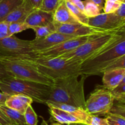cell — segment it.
Returning a JSON list of instances; mask_svg holds the SVG:
<instances>
[{"instance_id":"cell-1","label":"cell","mask_w":125,"mask_h":125,"mask_svg":"<svg viewBox=\"0 0 125 125\" xmlns=\"http://www.w3.org/2000/svg\"><path fill=\"white\" fill-rule=\"evenodd\" d=\"M78 77L70 76L55 80L53 85L51 86L46 103H62L82 107L85 110L84 82L87 77L82 75L80 80H78Z\"/></svg>"},{"instance_id":"cell-2","label":"cell","mask_w":125,"mask_h":125,"mask_svg":"<svg viewBox=\"0 0 125 125\" xmlns=\"http://www.w3.org/2000/svg\"><path fill=\"white\" fill-rule=\"evenodd\" d=\"M125 55V31L119 35L105 47L101 51L81 63L82 75L86 77L100 75L101 71L111 61Z\"/></svg>"},{"instance_id":"cell-3","label":"cell","mask_w":125,"mask_h":125,"mask_svg":"<svg viewBox=\"0 0 125 125\" xmlns=\"http://www.w3.org/2000/svg\"><path fill=\"white\" fill-rule=\"evenodd\" d=\"M27 61L36 67L46 77L53 80L70 76L82 75L80 61L67 60L62 57L43 58H27Z\"/></svg>"},{"instance_id":"cell-4","label":"cell","mask_w":125,"mask_h":125,"mask_svg":"<svg viewBox=\"0 0 125 125\" xmlns=\"http://www.w3.org/2000/svg\"><path fill=\"white\" fill-rule=\"evenodd\" d=\"M51 86L32 81L7 77L0 80V90L8 95L23 94L35 102L46 104Z\"/></svg>"},{"instance_id":"cell-5","label":"cell","mask_w":125,"mask_h":125,"mask_svg":"<svg viewBox=\"0 0 125 125\" xmlns=\"http://www.w3.org/2000/svg\"><path fill=\"white\" fill-rule=\"evenodd\" d=\"M0 63L4 67L9 77L50 86H52L54 83V80L40 73L25 58L1 56Z\"/></svg>"},{"instance_id":"cell-6","label":"cell","mask_w":125,"mask_h":125,"mask_svg":"<svg viewBox=\"0 0 125 125\" xmlns=\"http://www.w3.org/2000/svg\"><path fill=\"white\" fill-rule=\"evenodd\" d=\"M123 31L125 30L93 34L85 43L60 57L83 62L101 51Z\"/></svg>"},{"instance_id":"cell-7","label":"cell","mask_w":125,"mask_h":125,"mask_svg":"<svg viewBox=\"0 0 125 125\" xmlns=\"http://www.w3.org/2000/svg\"><path fill=\"white\" fill-rule=\"evenodd\" d=\"M114 100L111 91L97 85L85 100V110L90 115L105 116L109 112Z\"/></svg>"},{"instance_id":"cell-8","label":"cell","mask_w":125,"mask_h":125,"mask_svg":"<svg viewBox=\"0 0 125 125\" xmlns=\"http://www.w3.org/2000/svg\"><path fill=\"white\" fill-rule=\"evenodd\" d=\"M0 56L34 58L37 57V53L32 49L31 40L12 35L0 39Z\"/></svg>"},{"instance_id":"cell-9","label":"cell","mask_w":125,"mask_h":125,"mask_svg":"<svg viewBox=\"0 0 125 125\" xmlns=\"http://www.w3.org/2000/svg\"><path fill=\"white\" fill-rule=\"evenodd\" d=\"M91 36L88 35L76 37L60 43L50 49L37 51L36 52V58H51L60 57L64 54L73 51L81 45L85 43L90 39Z\"/></svg>"},{"instance_id":"cell-10","label":"cell","mask_w":125,"mask_h":125,"mask_svg":"<svg viewBox=\"0 0 125 125\" xmlns=\"http://www.w3.org/2000/svg\"><path fill=\"white\" fill-rule=\"evenodd\" d=\"M88 25L107 31L123 30L125 28V19L115 13H101L96 17L89 18Z\"/></svg>"},{"instance_id":"cell-11","label":"cell","mask_w":125,"mask_h":125,"mask_svg":"<svg viewBox=\"0 0 125 125\" xmlns=\"http://www.w3.org/2000/svg\"><path fill=\"white\" fill-rule=\"evenodd\" d=\"M55 27V32L63 33L66 34H73L78 36H82L92 35V34H100V33H109L114 31H107L100 28H95L86 25L81 23H68V24H61L53 22ZM125 30V29H123ZM122 31V30H115Z\"/></svg>"},{"instance_id":"cell-12","label":"cell","mask_w":125,"mask_h":125,"mask_svg":"<svg viewBox=\"0 0 125 125\" xmlns=\"http://www.w3.org/2000/svg\"><path fill=\"white\" fill-rule=\"evenodd\" d=\"M78 37L73 34H66L63 33L54 32L48 36L40 39H35L31 40V46L35 52L46 50L52 47L57 44L66 41L68 39Z\"/></svg>"},{"instance_id":"cell-13","label":"cell","mask_w":125,"mask_h":125,"mask_svg":"<svg viewBox=\"0 0 125 125\" xmlns=\"http://www.w3.org/2000/svg\"><path fill=\"white\" fill-rule=\"evenodd\" d=\"M48 107L49 112L51 118L56 123L62 125H70L72 123H85L88 116L78 115L73 113L64 111L56 108L50 104H46Z\"/></svg>"},{"instance_id":"cell-14","label":"cell","mask_w":125,"mask_h":125,"mask_svg":"<svg viewBox=\"0 0 125 125\" xmlns=\"http://www.w3.org/2000/svg\"><path fill=\"white\" fill-rule=\"evenodd\" d=\"M52 12H46L40 9H34L25 20V23L31 27L45 26L52 22Z\"/></svg>"},{"instance_id":"cell-15","label":"cell","mask_w":125,"mask_h":125,"mask_svg":"<svg viewBox=\"0 0 125 125\" xmlns=\"http://www.w3.org/2000/svg\"><path fill=\"white\" fill-rule=\"evenodd\" d=\"M103 74V87L111 91L117 87L125 78V68L105 71Z\"/></svg>"},{"instance_id":"cell-16","label":"cell","mask_w":125,"mask_h":125,"mask_svg":"<svg viewBox=\"0 0 125 125\" xmlns=\"http://www.w3.org/2000/svg\"><path fill=\"white\" fill-rule=\"evenodd\" d=\"M33 102L32 99L27 96L20 94H13L9 96L5 102V105L20 113L24 114L27 107L31 105Z\"/></svg>"},{"instance_id":"cell-17","label":"cell","mask_w":125,"mask_h":125,"mask_svg":"<svg viewBox=\"0 0 125 125\" xmlns=\"http://www.w3.org/2000/svg\"><path fill=\"white\" fill-rule=\"evenodd\" d=\"M52 21L61 24L78 23L67 8L65 0H61L57 8L54 11Z\"/></svg>"},{"instance_id":"cell-18","label":"cell","mask_w":125,"mask_h":125,"mask_svg":"<svg viewBox=\"0 0 125 125\" xmlns=\"http://www.w3.org/2000/svg\"><path fill=\"white\" fill-rule=\"evenodd\" d=\"M32 8L26 2L23 1L21 4L15 9L7 16L3 22L6 23L24 22L28 15L33 11Z\"/></svg>"},{"instance_id":"cell-19","label":"cell","mask_w":125,"mask_h":125,"mask_svg":"<svg viewBox=\"0 0 125 125\" xmlns=\"http://www.w3.org/2000/svg\"><path fill=\"white\" fill-rule=\"evenodd\" d=\"M23 0H2L0 2V23L15 9L20 6Z\"/></svg>"},{"instance_id":"cell-20","label":"cell","mask_w":125,"mask_h":125,"mask_svg":"<svg viewBox=\"0 0 125 125\" xmlns=\"http://www.w3.org/2000/svg\"><path fill=\"white\" fill-rule=\"evenodd\" d=\"M0 111L13 123V125L26 124L24 115L6 105H0Z\"/></svg>"},{"instance_id":"cell-21","label":"cell","mask_w":125,"mask_h":125,"mask_svg":"<svg viewBox=\"0 0 125 125\" xmlns=\"http://www.w3.org/2000/svg\"><path fill=\"white\" fill-rule=\"evenodd\" d=\"M65 4L67 6V8L68 9L69 11L74 19L81 24L86 25H89V18L84 15L83 12H82L81 10H79L76 6L73 5L72 2H70L68 0H65Z\"/></svg>"},{"instance_id":"cell-22","label":"cell","mask_w":125,"mask_h":125,"mask_svg":"<svg viewBox=\"0 0 125 125\" xmlns=\"http://www.w3.org/2000/svg\"><path fill=\"white\" fill-rule=\"evenodd\" d=\"M35 33V39H40L48 36L55 32V27L53 21L45 26H33L31 28Z\"/></svg>"},{"instance_id":"cell-23","label":"cell","mask_w":125,"mask_h":125,"mask_svg":"<svg viewBox=\"0 0 125 125\" xmlns=\"http://www.w3.org/2000/svg\"><path fill=\"white\" fill-rule=\"evenodd\" d=\"M84 9L83 13L88 18H92L96 17L101 13V9L95 4L90 0H84Z\"/></svg>"},{"instance_id":"cell-24","label":"cell","mask_w":125,"mask_h":125,"mask_svg":"<svg viewBox=\"0 0 125 125\" xmlns=\"http://www.w3.org/2000/svg\"><path fill=\"white\" fill-rule=\"evenodd\" d=\"M28 29H31V26L25 22H16V23H9L8 25L9 35L10 36Z\"/></svg>"},{"instance_id":"cell-25","label":"cell","mask_w":125,"mask_h":125,"mask_svg":"<svg viewBox=\"0 0 125 125\" xmlns=\"http://www.w3.org/2000/svg\"><path fill=\"white\" fill-rule=\"evenodd\" d=\"M111 92L114 100L125 102V78Z\"/></svg>"},{"instance_id":"cell-26","label":"cell","mask_w":125,"mask_h":125,"mask_svg":"<svg viewBox=\"0 0 125 125\" xmlns=\"http://www.w3.org/2000/svg\"><path fill=\"white\" fill-rule=\"evenodd\" d=\"M25 123L27 125H37L38 117L31 105L27 107L24 113Z\"/></svg>"},{"instance_id":"cell-27","label":"cell","mask_w":125,"mask_h":125,"mask_svg":"<svg viewBox=\"0 0 125 125\" xmlns=\"http://www.w3.org/2000/svg\"><path fill=\"white\" fill-rule=\"evenodd\" d=\"M120 68H125V55L117 58L111 61L103 69V71H101V74H103L105 71Z\"/></svg>"},{"instance_id":"cell-28","label":"cell","mask_w":125,"mask_h":125,"mask_svg":"<svg viewBox=\"0 0 125 125\" xmlns=\"http://www.w3.org/2000/svg\"><path fill=\"white\" fill-rule=\"evenodd\" d=\"M108 113L115 114L125 118V102L114 100L113 104Z\"/></svg>"},{"instance_id":"cell-29","label":"cell","mask_w":125,"mask_h":125,"mask_svg":"<svg viewBox=\"0 0 125 125\" xmlns=\"http://www.w3.org/2000/svg\"><path fill=\"white\" fill-rule=\"evenodd\" d=\"M122 2L115 1V0H104L103 6L104 13H114L121 6Z\"/></svg>"},{"instance_id":"cell-30","label":"cell","mask_w":125,"mask_h":125,"mask_svg":"<svg viewBox=\"0 0 125 125\" xmlns=\"http://www.w3.org/2000/svg\"><path fill=\"white\" fill-rule=\"evenodd\" d=\"M105 118L109 125H125V118L120 115L107 113Z\"/></svg>"},{"instance_id":"cell-31","label":"cell","mask_w":125,"mask_h":125,"mask_svg":"<svg viewBox=\"0 0 125 125\" xmlns=\"http://www.w3.org/2000/svg\"><path fill=\"white\" fill-rule=\"evenodd\" d=\"M60 1L61 0H43L40 9L53 13Z\"/></svg>"},{"instance_id":"cell-32","label":"cell","mask_w":125,"mask_h":125,"mask_svg":"<svg viewBox=\"0 0 125 125\" xmlns=\"http://www.w3.org/2000/svg\"><path fill=\"white\" fill-rule=\"evenodd\" d=\"M84 124L87 125H109L105 118H101L90 114H89Z\"/></svg>"},{"instance_id":"cell-33","label":"cell","mask_w":125,"mask_h":125,"mask_svg":"<svg viewBox=\"0 0 125 125\" xmlns=\"http://www.w3.org/2000/svg\"><path fill=\"white\" fill-rule=\"evenodd\" d=\"M8 23L5 22L0 23V39L9 36L8 33Z\"/></svg>"},{"instance_id":"cell-34","label":"cell","mask_w":125,"mask_h":125,"mask_svg":"<svg viewBox=\"0 0 125 125\" xmlns=\"http://www.w3.org/2000/svg\"><path fill=\"white\" fill-rule=\"evenodd\" d=\"M29 5L33 9H39L41 7L43 0H23Z\"/></svg>"},{"instance_id":"cell-35","label":"cell","mask_w":125,"mask_h":125,"mask_svg":"<svg viewBox=\"0 0 125 125\" xmlns=\"http://www.w3.org/2000/svg\"><path fill=\"white\" fill-rule=\"evenodd\" d=\"M114 13L120 18L125 19V2H122L119 8Z\"/></svg>"},{"instance_id":"cell-36","label":"cell","mask_w":125,"mask_h":125,"mask_svg":"<svg viewBox=\"0 0 125 125\" xmlns=\"http://www.w3.org/2000/svg\"><path fill=\"white\" fill-rule=\"evenodd\" d=\"M0 125H13V123L0 111Z\"/></svg>"},{"instance_id":"cell-37","label":"cell","mask_w":125,"mask_h":125,"mask_svg":"<svg viewBox=\"0 0 125 125\" xmlns=\"http://www.w3.org/2000/svg\"><path fill=\"white\" fill-rule=\"evenodd\" d=\"M70 2H72L73 5L76 6L79 10L83 12L84 9V4L82 0H68Z\"/></svg>"},{"instance_id":"cell-38","label":"cell","mask_w":125,"mask_h":125,"mask_svg":"<svg viewBox=\"0 0 125 125\" xmlns=\"http://www.w3.org/2000/svg\"><path fill=\"white\" fill-rule=\"evenodd\" d=\"M7 77H9V75H8L7 72H6L4 67H3V66L0 63V80Z\"/></svg>"},{"instance_id":"cell-39","label":"cell","mask_w":125,"mask_h":125,"mask_svg":"<svg viewBox=\"0 0 125 125\" xmlns=\"http://www.w3.org/2000/svg\"><path fill=\"white\" fill-rule=\"evenodd\" d=\"M10 95L0 92V105H5V102Z\"/></svg>"},{"instance_id":"cell-40","label":"cell","mask_w":125,"mask_h":125,"mask_svg":"<svg viewBox=\"0 0 125 125\" xmlns=\"http://www.w3.org/2000/svg\"><path fill=\"white\" fill-rule=\"evenodd\" d=\"M92 2H94L96 5H97L101 10L103 8L104 3V0H90Z\"/></svg>"},{"instance_id":"cell-41","label":"cell","mask_w":125,"mask_h":125,"mask_svg":"<svg viewBox=\"0 0 125 125\" xmlns=\"http://www.w3.org/2000/svg\"><path fill=\"white\" fill-rule=\"evenodd\" d=\"M41 125H48V124L47 121H45L44 119H43L42 122V123H41Z\"/></svg>"},{"instance_id":"cell-42","label":"cell","mask_w":125,"mask_h":125,"mask_svg":"<svg viewBox=\"0 0 125 125\" xmlns=\"http://www.w3.org/2000/svg\"><path fill=\"white\" fill-rule=\"evenodd\" d=\"M85 125L84 123H72V124H70V125Z\"/></svg>"},{"instance_id":"cell-43","label":"cell","mask_w":125,"mask_h":125,"mask_svg":"<svg viewBox=\"0 0 125 125\" xmlns=\"http://www.w3.org/2000/svg\"><path fill=\"white\" fill-rule=\"evenodd\" d=\"M51 125H64L58 123H51Z\"/></svg>"},{"instance_id":"cell-44","label":"cell","mask_w":125,"mask_h":125,"mask_svg":"<svg viewBox=\"0 0 125 125\" xmlns=\"http://www.w3.org/2000/svg\"><path fill=\"white\" fill-rule=\"evenodd\" d=\"M115 1H118V2H125V0H115Z\"/></svg>"},{"instance_id":"cell-45","label":"cell","mask_w":125,"mask_h":125,"mask_svg":"<svg viewBox=\"0 0 125 125\" xmlns=\"http://www.w3.org/2000/svg\"><path fill=\"white\" fill-rule=\"evenodd\" d=\"M27 125L26 124H24V125H18V124H15V125Z\"/></svg>"},{"instance_id":"cell-46","label":"cell","mask_w":125,"mask_h":125,"mask_svg":"<svg viewBox=\"0 0 125 125\" xmlns=\"http://www.w3.org/2000/svg\"><path fill=\"white\" fill-rule=\"evenodd\" d=\"M1 1H2V0H0V2H1Z\"/></svg>"},{"instance_id":"cell-47","label":"cell","mask_w":125,"mask_h":125,"mask_svg":"<svg viewBox=\"0 0 125 125\" xmlns=\"http://www.w3.org/2000/svg\"><path fill=\"white\" fill-rule=\"evenodd\" d=\"M0 57H1V56H0Z\"/></svg>"}]
</instances>
